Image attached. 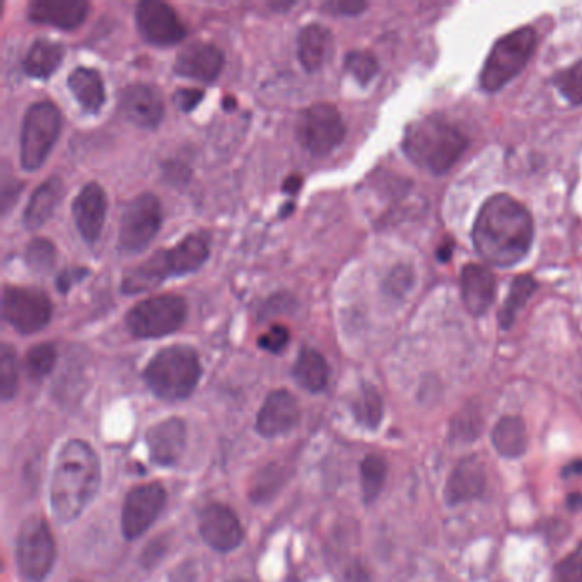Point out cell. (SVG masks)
Returning a JSON list of instances; mask_svg holds the SVG:
<instances>
[{
	"label": "cell",
	"mask_w": 582,
	"mask_h": 582,
	"mask_svg": "<svg viewBox=\"0 0 582 582\" xmlns=\"http://www.w3.org/2000/svg\"><path fill=\"white\" fill-rule=\"evenodd\" d=\"M492 444L501 456H523L528 450V431L523 419L516 415L502 417L492 431Z\"/></svg>",
	"instance_id": "cell-28"
},
{
	"label": "cell",
	"mask_w": 582,
	"mask_h": 582,
	"mask_svg": "<svg viewBox=\"0 0 582 582\" xmlns=\"http://www.w3.org/2000/svg\"><path fill=\"white\" fill-rule=\"evenodd\" d=\"M292 374H294V380L298 381L299 387L311 391V393H320L329 384V364L320 352L310 349V347H304L299 352Z\"/></svg>",
	"instance_id": "cell-29"
},
{
	"label": "cell",
	"mask_w": 582,
	"mask_h": 582,
	"mask_svg": "<svg viewBox=\"0 0 582 582\" xmlns=\"http://www.w3.org/2000/svg\"><path fill=\"white\" fill-rule=\"evenodd\" d=\"M291 340V332L284 324H273L269 332L263 333L259 339V347L270 354H281Z\"/></svg>",
	"instance_id": "cell-40"
},
{
	"label": "cell",
	"mask_w": 582,
	"mask_h": 582,
	"mask_svg": "<svg viewBox=\"0 0 582 582\" xmlns=\"http://www.w3.org/2000/svg\"><path fill=\"white\" fill-rule=\"evenodd\" d=\"M107 193L101 189V184L94 181L86 184L76 197L72 202V218L86 243L92 244L100 240L104 219H107Z\"/></svg>",
	"instance_id": "cell-17"
},
{
	"label": "cell",
	"mask_w": 582,
	"mask_h": 582,
	"mask_svg": "<svg viewBox=\"0 0 582 582\" xmlns=\"http://www.w3.org/2000/svg\"><path fill=\"white\" fill-rule=\"evenodd\" d=\"M136 21L142 38L155 47H173L187 37L184 22L167 2L144 0L137 6Z\"/></svg>",
	"instance_id": "cell-14"
},
{
	"label": "cell",
	"mask_w": 582,
	"mask_h": 582,
	"mask_svg": "<svg viewBox=\"0 0 582 582\" xmlns=\"http://www.w3.org/2000/svg\"><path fill=\"white\" fill-rule=\"evenodd\" d=\"M21 190V181L8 177L4 171V173H2V200H0V203H2V214H8L9 207L18 200Z\"/></svg>",
	"instance_id": "cell-43"
},
{
	"label": "cell",
	"mask_w": 582,
	"mask_h": 582,
	"mask_svg": "<svg viewBox=\"0 0 582 582\" xmlns=\"http://www.w3.org/2000/svg\"><path fill=\"white\" fill-rule=\"evenodd\" d=\"M101 483L100 458L88 442L72 439L57 454L50 485V504L62 523L81 516L98 494Z\"/></svg>",
	"instance_id": "cell-2"
},
{
	"label": "cell",
	"mask_w": 582,
	"mask_h": 582,
	"mask_svg": "<svg viewBox=\"0 0 582 582\" xmlns=\"http://www.w3.org/2000/svg\"><path fill=\"white\" fill-rule=\"evenodd\" d=\"M539 282L534 281L531 275H520L514 279L511 284L508 298H505L504 307L499 313V324L502 330L511 329L514 321H516L518 313L526 307L528 299L536 292Z\"/></svg>",
	"instance_id": "cell-30"
},
{
	"label": "cell",
	"mask_w": 582,
	"mask_h": 582,
	"mask_svg": "<svg viewBox=\"0 0 582 582\" xmlns=\"http://www.w3.org/2000/svg\"><path fill=\"white\" fill-rule=\"evenodd\" d=\"M552 82L569 103L582 104V60L564 71L556 72Z\"/></svg>",
	"instance_id": "cell-37"
},
{
	"label": "cell",
	"mask_w": 582,
	"mask_h": 582,
	"mask_svg": "<svg viewBox=\"0 0 582 582\" xmlns=\"http://www.w3.org/2000/svg\"><path fill=\"white\" fill-rule=\"evenodd\" d=\"M72 582H86V581H72Z\"/></svg>",
	"instance_id": "cell-52"
},
{
	"label": "cell",
	"mask_w": 582,
	"mask_h": 582,
	"mask_svg": "<svg viewBox=\"0 0 582 582\" xmlns=\"http://www.w3.org/2000/svg\"><path fill=\"white\" fill-rule=\"evenodd\" d=\"M88 269H66L59 277H57V289H59L62 294L71 291L78 282H81L84 277H88Z\"/></svg>",
	"instance_id": "cell-44"
},
{
	"label": "cell",
	"mask_w": 582,
	"mask_h": 582,
	"mask_svg": "<svg viewBox=\"0 0 582 582\" xmlns=\"http://www.w3.org/2000/svg\"><path fill=\"white\" fill-rule=\"evenodd\" d=\"M345 69L355 81L365 86L377 78L378 71H380V63H378L377 57L372 56V53L358 50V52H351L345 57Z\"/></svg>",
	"instance_id": "cell-38"
},
{
	"label": "cell",
	"mask_w": 582,
	"mask_h": 582,
	"mask_svg": "<svg viewBox=\"0 0 582 582\" xmlns=\"http://www.w3.org/2000/svg\"><path fill=\"white\" fill-rule=\"evenodd\" d=\"M388 464L378 454H368L361 463V485L364 501H377L387 482Z\"/></svg>",
	"instance_id": "cell-32"
},
{
	"label": "cell",
	"mask_w": 582,
	"mask_h": 582,
	"mask_svg": "<svg viewBox=\"0 0 582 582\" xmlns=\"http://www.w3.org/2000/svg\"><path fill=\"white\" fill-rule=\"evenodd\" d=\"M539 44V34L531 27L505 34L495 41L480 72V84L485 91L495 92L520 76Z\"/></svg>",
	"instance_id": "cell-6"
},
{
	"label": "cell",
	"mask_w": 582,
	"mask_h": 582,
	"mask_svg": "<svg viewBox=\"0 0 582 582\" xmlns=\"http://www.w3.org/2000/svg\"><path fill=\"white\" fill-rule=\"evenodd\" d=\"M151 460L159 466H173L187 448V424L180 417L152 425L146 435Z\"/></svg>",
	"instance_id": "cell-20"
},
{
	"label": "cell",
	"mask_w": 582,
	"mask_h": 582,
	"mask_svg": "<svg viewBox=\"0 0 582 582\" xmlns=\"http://www.w3.org/2000/svg\"><path fill=\"white\" fill-rule=\"evenodd\" d=\"M19 387V361L14 349L8 343L0 347V397L2 402L14 399Z\"/></svg>",
	"instance_id": "cell-33"
},
{
	"label": "cell",
	"mask_w": 582,
	"mask_h": 582,
	"mask_svg": "<svg viewBox=\"0 0 582 582\" xmlns=\"http://www.w3.org/2000/svg\"><path fill=\"white\" fill-rule=\"evenodd\" d=\"M234 107H237V100H234V98H228V100L224 101L225 110H232Z\"/></svg>",
	"instance_id": "cell-50"
},
{
	"label": "cell",
	"mask_w": 582,
	"mask_h": 582,
	"mask_svg": "<svg viewBox=\"0 0 582 582\" xmlns=\"http://www.w3.org/2000/svg\"><path fill=\"white\" fill-rule=\"evenodd\" d=\"M301 410L294 394L285 390L272 391L257 417V431L267 439L281 438L298 425Z\"/></svg>",
	"instance_id": "cell-18"
},
{
	"label": "cell",
	"mask_w": 582,
	"mask_h": 582,
	"mask_svg": "<svg viewBox=\"0 0 582 582\" xmlns=\"http://www.w3.org/2000/svg\"><path fill=\"white\" fill-rule=\"evenodd\" d=\"M202 377L199 355L189 345H171L159 351L144 371L146 384L167 402L189 399Z\"/></svg>",
	"instance_id": "cell-5"
},
{
	"label": "cell",
	"mask_w": 582,
	"mask_h": 582,
	"mask_svg": "<svg viewBox=\"0 0 582 582\" xmlns=\"http://www.w3.org/2000/svg\"><path fill=\"white\" fill-rule=\"evenodd\" d=\"M167 504V491L159 483H144L127 494L122 508V533L129 542L139 539L158 520Z\"/></svg>",
	"instance_id": "cell-13"
},
{
	"label": "cell",
	"mask_w": 582,
	"mask_h": 582,
	"mask_svg": "<svg viewBox=\"0 0 582 582\" xmlns=\"http://www.w3.org/2000/svg\"><path fill=\"white\" fill-rule=\"evenodd\" d=\"M28 267L37 273H49L56 267L57 248L47 238H34L27 248Z\"/></svg>",
	"instance_id": "cell-35"
},
{
	"label": "cell",
	"mask_w": 582,
	"mask_h": 582,
	"mask_svg": "<svg viewBox=\"0 0 582 582\" xmlns=\"http://www.w3.org/2000/svg\"><path fill=\"white\" fill-rule=\"evenodd\" d=\"M16 559L19 572L28 581H43L52 572L57 545L52 530L43 518H30L19 528Z\"/></svg>",
	"instance_id": "cell-9"
},
{
	"label": "cell",
	"mask_w": 582,
	"mask_h": 582,
	"mask_svg": "<svg viewBox=\"0 0 582 582\" xmlns=\"http://www.w3.org/2000/svg\"><path fill=\"white\" fill-rule=\"evenodd\" d=\"M333 37L329 28L320 22H311L299 31V62L308 72H318L332 56Z\"/></svg>",
	"instance_id": "cell-24"
},
{
	"label": "cell",
	"mask_w": 582,
	"mask_h": 582,
	"mask_svg": "<svg viewBox=\"0 0 582 582\" xmlns=\"http://www.w3.org/2000/svg\"><path fill=\"white\" fill-rule=\"evenodd\" d=\"M461 298L473 317L491 310L495 299V277L485 267L470 263L461 272Z\"/></svg>",
	"instance_id": "cell-23"
},
{
	"label": "cell",
	"mask_w": 582,
	"mask_h": 582,
	"mask_svg": "<svg viewBox=\"0 0 582 582\" xmlns=\"http://www.w3.org/2000/svg\"><path fill=\"white\" fill-rule=\"evenodd\" d=\"M295 133L302 148L321 158L342 144L347 129L342 114L333 104L317 103L299 114Z\"/></svg>",
	"instance_id": "cell-11"
},
{
	"label": "cell",
	"mask_w": 582,
	"mask_h": 582,
	"mask_svg": "<svg viewBox=\"0 0 582 582\" xmlns=\"http://www.w3.org/2000/svg\"><path fill=\"white\" fill-rule=\"evenodd\" d=\"M229 582H248V581H244V579H234V581H229Z\"/></svg>",
	"instance_id": "cell-51"
},
{
	"label": "cell",
	"mask_w": 582,
	"mask_h": 582,
	"mask_svg": "<svg viewBox=\"0 0 582 582\" xmlns=\"http://www.w3.org/2000/svg\"><path fill=\"white\" fill-rule=\"evenodd\" d=\"M469 148V137L441 114L410 123L403 137L407 158L432 174H444Z\"/></svg>",
	"instance_id": "cell-3"
},
{
	"label": "cell",
	"mask_w": 582,
	"mask_h": 582,
	"mask_svg": "<svg viewBox=\"0 0 582 582\" xmlns=\"http://www.w3.org/2000/svg\"><path fill=\"white\" fill-rule=\"evenodd\" d=\"M565 505L571 509L572 512L579 511L582 508V495L581 494H571L568 495V501Z\"/></svg>",
	"instance_id": "cell-48"
},
{
	"label": "cell",
	"mask_w": 582,
	"mask_h": 582,
	"mask_svg": "<svg viewBox=\"0 0 582 582\" xmlns=\"http://www.w3.org/2000/svg\"><path fill=\"white\" fill-rule=\"evenodd\" d=\"M211 254V238L207 232H193L174 244L171 250H159L141 265L127 270L122 291L126 294H141L158 288L170 277L189 275L202 269Z\"/></svg>",
	"instance_id": "cell-4"
},
{
	"label": "cell",
	"mask_w": 582,
	"mask_h": 582,
	"mask_svg": "<svg viewBox=\"0 0 582 582\" xmlns=\"http://www.w3.org/2000/svg\"><path fill=\"white\" fill-rule=\"evenodd\" d=\"M323 9L333 16H359L368 9V4L362 0H330Z\"/></svg>",
	"instance_id": "cell-42"
},
{
	"label": "cell",
	"mask_w": 582,
	"mask_h": 582,
	"mask_svg": "<svg viewBox=\"0 0 582 582\" xmlns=\"http://www.w3.org/2000/svg\"><path fill=\"white\" fill-rule=\"evenodd\" d=\"M63 192H66V187H63V181L59 177H50L49 180L43 181L34 190L27 209H24V215H22L24 225L34 231V229H40L41 225L47 224L59 207L60 200L63 199Z\"/></svg>",
	"instance_id": "cell-25"
},
{
	"label": "cell",
	"mask_w": 582,
	"mask_h": 582,
	"mask_svg": "<svg viewBox=\"0 0 582 582\" xmlns=\"http://www.w3.org/2000/svg\"><path fill=\"white\" fill-rule=\"evenodd\" d=\"M476 253L494 267H514L530 253L533 218L523 203L499 193L483 203L473 225Z\"/></svg>",
	"instance_id": "cell-1"
},
{
	"label": "cell",
	"mask_w": 582,
	"mask_h": 582,
	"mask_svg": "<svg viewBox=\"0 0 582 582\" xmlns=\"http://www.w3.org/2000/svg\"><path fill=\"white\" fill-rule=\"evenodd\" d=\"M301 187L302 177H298V174H294V177H289L288 180L284 181V184H282V192L295 195V193H298L299 190H301Z\"/></svg>",
	"instance_id": "cell-46"
},
{
	"label": "cell",
	"mask_w": 582,
	"mask_h": 582,
	"mask_svg": "<svg viewBox=\"0 0 582 582\" xmlns=\"http://www.w3.org/2000/svg\"><path fill=\"white\" fill-rule=\"evenodd\" d=\"M224 67V53L215 44L197 41L184 47L174 60V72L181 78L214 82Z\"/></svg>",
	"instance_id": "cell-19"
},
{
	"label": "cell",
	"mask_w": 582,
	"mask_h": 582,
	"mask_svg": "<svg viewBox=\"0 0 582 582\" xmlns=\"http://www.w3.org/2000/svg\"><path fill=\"white\" fill-rule=\"evenodd\" d=\"M119 108L129 122L141 129H155L164 119V101L154 86H127L120 94Z\"/></svg>",
	"instance_id": "cell-16"
},
{
	"label": "cell",
	"mask_w": 582,
	"mask_h": 582,
	"mask_svg": "<svg viewBox=\"0 0 582 582\" xmlns=\"http://www.w3.org/2000/svg\"><path fill=\"white\" fill-rule=\"evenodd\" d=\"M294 4L295 2H270L269 6L273 11H288V9H291Z\"/></svg>",
	"instance_id": "cell-49"
},
{
	"label": "cell",
	"mask_w": 582,
	"mask_h": 582,
	"mask_svg": "<svg viewBox=\"0 0 582 582\" xmlns=\"http://www.w3.org/2000/svg\"><path fill=\"white\" fill-rule=\"evenodd\" d=\"M62 129V113L52 101H38L24 114L21 129L22 170L43 167Z\"/></svg>",
	"instance_id": "cell-7"
},
{
	"label": "cell",
	"mask_w": 582,
	"mask_h": 582,
	"mask_svg": "<svg viewBox=\"0 0 582 582\" xmlns=\"http://www.w3.org/2000/svg\"><path fill=\"white\" fill-rule=\"evenodd\" d=\"M485 491V469L476 456H466L454 466L444 489L448 504L458 505L482 498Z\"/></svg>",
	"instance_id": "cell-22"
},
{
	"label": "cell",
	"mask_w": 582,
	"mask_h": 582,
	"mask_svg": "<svg viewBox=\"0 0 582 582\" xmlns=\"http://www.w3.org/2000/svg\"><path fill=\"white\" fill-rule=\"evenodd\" d=\"M582 475V460L572 461L564 469V476Z\"/></svg>",
	"instance_id": "cell-47"
},
{
	"label": "cell",
	"mask_w": 582,
	"mask_h": 582,
	"mask_svg": "<svg viewBox=\"0 0 582 582\" xmlns=\"http://www.w3.org/2000/svg\"><path fill=\"white\" fill-rule=\"evenodd\" d=\"M89 14L84 0H34L28 8V18L37 24H50L59 30H76Z\"/></svg>",
	"instance_id": "cell-21"
},
{
	"label": "cell",
	"mask_w": 582,
	"mask_h": 582,
	"mask_svg": "<svg viewBox=\"0 0 582 582\" xmlns=\"http://www.w3.org/2000/svg\"><path fill=\"white\" fill-rule=\"evenodd\" d=\"M49 294L37 288L6 285L2 291V314L22 335L40 332L52 320Z\"/></svg>",
	"instance_id": "cell-12"
},
{
	"label": "cell",
	"mask_w": 582,
	"mask_h": 582,
	"mask_svg": "<svg viewBox=\"0 0 582 582\" xmlns=\"http://www.w3.org/2000/svg\"><path fill=\"white\" fill-rule=\"evenodd\" d=\"M352 410H354L355 421L369 431L380 428L381 421H383V400H381V394L378 393L377 388H362Z\"/></svg>",
	"instance_id": "cell-31"
},
{
	"label": "cell",
	"mask_w": 582,
	"mask_h": 582,
	"mask_svg": "<svg viewBox=\"0 0 582 582\" xmlns=\"http://www.w3.org/2000/svg\"><path fill=\"white\" fill-rule=\"evenodd\" d=\"M203 542L215 552H232L243 543L244 531L237 512L224 504L207 505L199 518Z\"/></svg>",
	"instance_id": "cell-15"
},
{
	"label": "cell",
	"mask_w": 582,
	"mask_h": 582,
	"mask_svg": "<svg viewBox=\"0 0 582 582\" xmlns=\"http://www.w3.org/2000/svg\"><path fill=\"white\" fill-rule=\"evenodd\" d=\"M63 52L66 50L57 41L49 40V38H38L22 60V69L30 78L49 79L50 76L56 74L57 69L62 63Z\"/></svg>",
	"instance_id": "cell-27"
},
{
	"label": "cell",
	"mask_w": 582,
	"mask_h": 582,
	"mask_svg": "<svg viewBox=\"0 0 582 582\" xmlns=\"http://www.w3.org/2000/svg\"><path fill=\"white\" fill-rule=\"evenodd\" d=\"M187 320V302L174 294L144 299L127 313L129 332L137 339H161L183 327Z\"/></svg>",
	"instance_id": "cell-8"
},
{
	"label": "cell",
	"mask_w": 582,
	"mask_h": 582,
	"mask_svg": "<svg viewBox=\"0 0 582 582\" xmlns=\"http://www.w3.org/2000/svg\"><path fill=\"white\" fill-rule=\"evenodd\" d=\"M67 86L71 89L78 103L89 113H98L107 100L103 78L100 71L91 67H76L67 79Z\"/></svg>",
	"instance_id": "cell-26"
},
{
	"label": "cell",
	"mask_w": 582,
	"mask_h": 582,
	"mask_svg": "<svg viewBox=\"0 0 582 582\" xmlns=\"http://www.w3.org/2000/svg\"><path fill=\"white\" fill-rule=\"evenodd\" d=\"M552 582H582V543L553 568Z\"/></svg>",
	"instance_id": "cell-39"
},
{
	"label": "cell",
	"mask_w": 582,
	"mask_h": 582,
	"mask_svg": "<svg viewBox=\"0 0 582 582\" xmlns=\"http://www.w3.org/2000/svg\"><path fill=\"white\" fill-rule=\"evenodd\" d=\"M483 429V419L479 410L469 407L454 415L451 422V438L461 442L475 441Z\"/></svg>",
	"instance_id": "cell-36"
},
{
	"label": "cell",
	"mask_w": 582,
	"mask_h": 582,
	"mask_svg": "<svg viewBox=\"0 0 582 582\" xmlns=\"http://www.w3.org/2000/svg\"><path fill=\"white\" fill-rule=\"evenodd\" d=\"M57 349L53 343L34 345L27 354V371L31 380L40 381L49 377L56 368Z\"/></svg>",
	"instance_id": "cell-34"
},
{
	"label": "cell",
	"mask_w": 582,
	"mask_h": 582,
	"mask_svg": "<svg viewBox=\"0 0 582 582\" xmlns=\"http://www.w3.org/2000/svg\"><path fill=\"white\" fill-rule=\"evenodd\" d=\"M199 579V569L189 562V564L181 565L180 571H177V575H173L171 582H197Z\"/></svg>",
	"instance_id": "cell-45"
},
{
	"label": "cell",
	"mask_w": 582,
	"mask_h": 582,
	"mask_svg": "<svg viewBox=\"0 0 582 582\" xmlns=\"http://www.w3.org/2000/svg\"><path fill=\"white\" fill-rule=\"evenodd\" d=\"M161 225L162 207L154 193H141L130 200L120 221V253L139 254L148 250Z\"/></svg>",
	"instance_id": "cell-10"
},
{
	"label": "cell",
	"mask_w": 582,
	"mask_h": 582,
	"mask_svg": "<svg viewBox=\"0 0 582 582\" xmlns=\"http://www.w3.org/2000/svg\"><path fill=\"white\" fill-rule=\"evenodd\" d=\"M203 97H205V94H203L202 89H178V91L174 92L173 103L178 110L183 111V113H190V111L195 110V108L202 103Z\"/></svg>",
	"instance_id": "cell-41"
}]
</instances>
